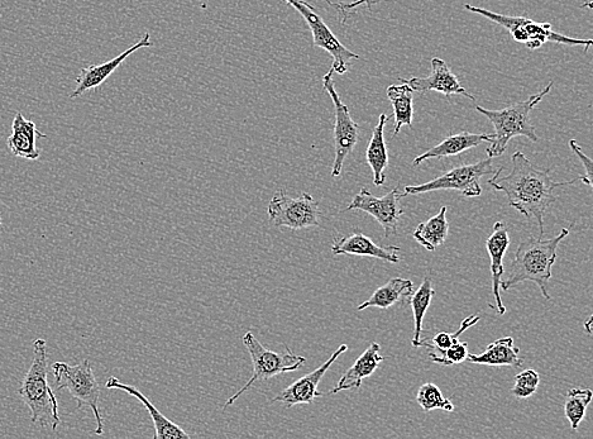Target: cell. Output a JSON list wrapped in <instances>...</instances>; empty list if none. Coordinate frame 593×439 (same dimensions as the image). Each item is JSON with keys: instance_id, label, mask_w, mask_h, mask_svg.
<instances>
[{"instance_id": "obj_1", "label": "cell", "mask_w": 593, "mask_h": 439, "mask_svg": "<svg viewBox=\"0 0 593 439\" xmlns=\"http://www.w3.org/2000/svg\"><path fill=\"white\" fill-rule=\"evenodd\" d=\"M511 164H513V169H511L509 175L501 176L505 167H499L494 178L487 181V183L496 192L506 195L510 207H513L528 219H537L540 237L543 238L544 214L557 199L553 193L554 189L576 184L580 179L557 183L551 178L552 169H538L520 151H516L511 157Z\"/></svg>"}, {"instance_id": "obj_2", "label": "cell", "mask_w": 593, "mask_h": 439, "mask_svg": "<svg viewBox=\"0 0 593 439\" xmlns=\"http://www.w3.org/2000/svg\"><path fill=\"white\" fill-rule=\"evenodd\" d=\"M569 235V228L562 229L558 236L543 240L542 237H529L520 243L511 262L509 278L501 281V289L509 291L525 281L538 285L545 299H551L552 270L557 260L559 243Z\"/></svg>"}, {"instance_id": "obj_3", "label": "cell", "mask_w": 593, "mask_h": 439, "mask_svg": "<svg viewBox=\"0 0 593 439\" xmlns=\"http://www.w3.org/2000/svg\"><path fill=\"white\" fill-rule=\"evenodd\" d=\"M23 402L31 409V421L56 431L60 424L59 404L49 383V356L47 342L37 338L33 343L30 370L18 390Z\"/></svg>"}, {"instance_id": "obj_4", "label": "cell", "mask_w": 593, "mask_h": 439, "mask_svg": "<svg viewBox=\"0 0 593 439\" xmlns=\"http://www.w3.org/2000/svg\"><path fill=\"white\" fill-rule=\"evenodd\" d=\"M552 89L551 81L542 92L501 111H491V109L476 106V111L489 119L495 128V135H492V141L486 150L487 156L494 159L504 155L508 150L509 142L515 137H526L532 142H539L537 131L530 122V114L542 102L545 95L551 93Z\"/></svg>"}, {"instance_id": "obj_5", "label": "cell", "mask_w": 593, "mask_h": 439, "mask_svg": "<svg viewBox=\"0 0 593 439\" xmlns=\"http://www.w3.org/2000/svg\"><path fill=\"white\" fill-rule=\"evenodd\" d=\"M465 9L468 12L480 14V16L504 27L516 42H520L530 50H538L547 42H554V44L559 45L583 46L586 51L593 45L592 40H580V38L567 37L554 32L551 23L535 22L533 19L526 17L505 16V14L487 11V9L471 6V4H465Z\"/></svg>"}, {"instance_id": "obj_6", "label": "cell", "mask_w": 593, "mask_h": 439, "mask_svg": "<svg viewBox=\"0 0 593 439\" xmlns=\"http://www.w3.org/2000/svg\"><path fill=\"white\" fill-rule=\"evenodd\" d=\"M243 345H245L248 353H250L253 374L251 379L248 380V383L227 400L224 408L231 407L232 404L236 403L256 383L286 374V372L296 371L301 366H304L306 362L304 356L295 355L289 347H286V351L282 353L269 350V348H266L257 340L255 334L252 332H247L243 336Z\"/></svg>"}, {"instance_id": "obj_7", "label": "cell", "mask_w": 593, "mask_h": 439, "mask_svg": "<svg viewBox=\"0 0 593 439\" xmlns=\"http://www.w3.org/2000/svg\"><path fill=\"white\" fill-rule=\"evenodd\" d=\"M54 372L56 388L66 389L78 402L76 409L88 407L97 421L95 434L102 436L104 434V419L99 409L100 386L95 379L92 362L86 359L80 364L71 366L66 362H55L52 365Z\"/></svg>"}, {"instance_id": "obj_8", "label": "cell", "mask_w": 593, "mask_h": 439, "mask_svg": "<svg viewBox=\"0 0 593 439\" xmlns=\"http://www.w3.org/2000/svg\"><path fill=\"white\" fill-rule=\"evenodd\" d=\"M494 173L492 159L481 160L476 164L461 165L449 170L448 173L438 176L437 179L422 185L405 186L406 195H418L437 190H456L467 198H477L482 194L481 179L485 175Z\"/></svg>"}, {"instance_id": "obj_9", "label": "cell", "mask_w": 593, "mask_h": 439, "mask_svg": "<svg viewBox=\"0 0 593 439\" xmlns=\"http://www.w3.org/2000/svg\"><path fill=\"white\" fill-rule=\"evenodd\" d=\"M267 216L275 227H286L294 231L320 226L319 203L309 193L291 198L284 190H279L267 207Z\"/></svg>"}, {"instance_id": "obj_10", "label": "cell", "mask_w": 593, "mask_h": 439, "mask_svg": "<svg viewBox=\"0 0 593 439\" xmlns=\"http://www.w3.org/2000/svg\"><path fill=\"white\" fill-rule=\"evenodd\" d=\"M284 2L289 4L290 7H293L304 18L306 25L312 31L314 46L327 51L333 57V73L339 75L346 74L349 62L360 60V55L348 50L338 40L312 4H309L306 0H284Z\"/></svg>"}, {"instance_id": "obj_11", "label": "cell", "mask_w": 593, "mask_h": 439, "mask_svg": "<svg viewBox=\"0 0 593 439\" xmlns=\"http://www.w3.org/2000/svg\"><path fill=\"white\" fill-rule=\"evenodd\" d=\"M333 70H329L324 75L323 85L325 92L329 94L334 104V114H336V123H334V150H336V157H334L332 176L338 178L341 176L344 161L356 149L358 140H360V127L353 121L349 109L342 102L341 97L334 85Z\"/></svg>"}, {"instance_id": "obj_12", "label": "cell", "mask_w": 593, "mask_h": 439, "mask_svg": "<svg viewBox=\"0 0 593 439\" xmlns=\"http://www.w3.org/2000/svg\"><path fill=\"white\" fill-rule=\"evenodd\" d=\"M401 198H404V194L400 193L399 185L381 198L375 197L366 188H363L343 212L356 211L357 209V211L370 214L384 228L385 238H390L398 235L400 219L404 214Z\"/></svg>"}, {"instance_id": "obj_13", "label": "cell", "mask_w": 593, "mask_h": 439, "mask_svg": "<svg viewBox=\"0 0 593 439\" xmlns=\"http://www.w3.org/2000/svg\"><path fill=\"white\" fill-rule=\"evenodd\" d=\"M347 350V345L339 346L338 350L331 356V359L325 361L317 370L310 372V374L303 376V378L296 380L295 383L282 390L271 402L284 403L286 408L291 409L295 405L312 404L315 399L322 398L323 394L318 390L320 381L327 374V371L331 369L334 362Z\"/></svg>"}, {"instance_id": "obj_14", "label": "cell", "mask_w": 593, "mask_h": 439, "mask_svg": "<svg viewBox=\"0 0 593 439\" xmlns=\"http://www.w3.org/2000/svg\"><path fill=\"white\" fill-rule=\"evenodd\" d=\"M430 64H432V73H430L428 78H399V80L401 83L409 84L414 92L422 94L438 92L446 95V97H451V95H463V97L475 102L476 98L462 87L461 81H459L457 75H454L451 69L448 68L446 61L434 57V59L430 61Z\"/></svg>"}, {"instance_id": "obj_15", "label": "cell", "mask_w": 593, "mask_h": 439, "mask_svg": "<svg viewBox=\"0 0 593 439\" xmlns=\"http://www.w3.org/2000/svg\"><path fill=\"white\" fill-rule=\"evenodd\" d=\"M150 33H145V36L141 38L137 44L129 47L127 51L122 52L121 55L114 57V59L104 62L100 65H90L88 68L80 70L78 78H76V89L73 94L70 95L71 99L79 98L89 90L97 89L105 83L111 75L116 71L129 56L135 54L138 50L145 49V47H152Z\"/></svg>"}, {"instance_id": "obj_16", "label": "cell", "mask_w": 593, "mask_h": 439, "mask_svg": "<svg viewBox=\"0 0 593 439\" xmlns=\"http://www.w3.org/2000/svg\"><path fill=\"white\" fill-rule=\"evenodd\" d=\"M400 252V247L376 245L370 237L362 235V233L338 237L332 243V254L334 256H367L372 257V259L391 262V264H399Z\"/></svg>"}, {"instance_id": "obj_17", "label": "cell", "mask_w": 593, "mask_h": 439, "mask_svg": "<svg viewBox=\"0 0 593 439\" xmlns=\"http://www.w3.org/2000/svg\"><path fill=\"white\" fill-rule=\"evenodd\" d=\"M510 246L508 227L504 222H496L494 231L487 238L486 248L491 260L492 291H494L495 309L500 316H504L506 308L502 303L500 290L502 275H504V257Z\"/></svg>"}, {"instance_id": "obj_18", "label": "cell", "mask_w": 593, "mask_h": 439, "mask_svg": "<svg viewBox=\"0 0 593 439\" xmlns=\"http://www.w3.org/2000/svg\"><path fill=\"white\" fill-rule=\"evenodd\" d=\"M108 389L122 390L131 396H135L137 400H140L143 407L147 409L148 414L152 419L153 427H155V434L153 438L156 439H178V438H191L190 434L186 433L183 428L179 427L178 424L171 422L169 418H166L159 409L150 402L147 396L143 395L140 390L135 386L121 383L117 378L111 376L107 381Z\"/></svg>"}, {"instance_id": "obj_19", "label": "cell", "mask_w": 593, "mask_h": 439, "mask_svg": "<svg viewBox=\"0 0 593 439\" xmlns=\"http://www.w3.org/2000/svg\"><path fill=\"white\" fill-rule=\"evenodd\" d=\"M379 343H372L365 352L358 357L355 365L344 372L336 388L329 391V394L341 393L344 390L360 389L363 379L370 378L375 374L379 366L384 362L385 357L381 356Z\"/></svg>"}, {"instance_id": "obj_20", "label": "cell", "mask_w": 593, "mask_h": 439, "mask_svg": "<svg viewBox=\"0 0 593 439\" xmlns=\"http://www.w3.org/2000/svg\"><path fill=\"white\" fill-rule=\"evenodd\" d=\"M46 138L45 133L37 130L35 122L27 121L21 112L16 114L12 123V135L8 137V149L14 156L27 160L40 159L41 152L36 147L37 138Z\"/></svg>"}, {"instance_id": "obj_21", "label": "cell", "mask_w": 593, "mask_h": 439, "mask_svg": "<svg viewBox=\"0 0 593 439\" xmlns=\"http://www.w3.org/2000/svg\"><path fill=\"white\" fill-rule=\"evenodd\" d=\"M491 141L492 135H487V133H457V135L448 136L446 140L438 143L437 146L416 157L413 164L414 166H419L427 160H442L444 157L461 155L463 152L475 149V147L480 146L483 142L490 143Z\"/></svg>"}, {"instance_id": "obj_22", "label": "cell", "mask_w": 593, "mask_h": 439, "mask_svg": "<svg viewBox=\"0 0 593 439\" xmlns=\"http://www.w3.org/2000/svg\"><path fill=\"white\" fill-rule=\"evenodd\" d=\"M387 116L382 113L379 117L375 130L372 132L370 142L366 151L367 164L370 165L373 173V185L382 186L386 183V169L389 166V152L385 142V127Z\"/></svg>"}, {"instance_id": "obj_23", "label": "cell", "mask_w": 593, "mask_h": 439, "mask_svg": "<svg viewBox=\"0 0 593 439\" xmlns=\"http://www.w3.org/2000/svg\"><path fill=\"white\" fill-rule=\"evenodd\" d=\"M519 355L520 348L514 346V338L505 337L492 342L481 355L468 353L467 361L477 365L521 367L524 360Z\"/></svg>"}, {"instance_id": "obj_24", "label": "cell", "mask_w": 593, "mask_h": 439, "mask_svg": "<svg viewBox=\"0 0 593 439\" xmlns=\"http://www.w3.org/2000/svg\"><path fill=\"white\" fill-rule=\"evenodd\" d=\"M414 293V283L409 279L395 278L380 286L365 303L358 305V310L367 308L389 309L404 303Z\"/></svg>"}, {"instance_id": "obj_25", "label": "cell", "mask_w": 593, "mask_h": 439, "mask_svg": "<svg viewBox=\"0 0 593 439\" xmlns=\"http://www.w3.org/2000/svg\"><path fill=\"white\" fill-rule=\"evenodd\" d=\"M386 95L392 104V108H394V136H398L404 126L413 127L414 90L406 83H403V85H390L386 90Z\"/></svg>"}, {"instance_id": "obj_26", "label": "cell", "mask_w": 593, "mask_h": 439, "mask_svg": "<svg viewBox=\"0 0 593 439\" xmlns=\"http://www.w3.org/2000/svg\"><path fill=\"white\" fill-rule=\"evenodd\" d=\"M449 233V223L447 221V207H442L441 211L427 222L420 223L414 232V240L420 246L427 248L428 251H435L439 246L444 245Z\"/></svg>"}, {"instance_id": "obj_27", "label": "cell", "mask_w": 593, "mask_h": 439, "mask_svg": "<svg viewBox=\"0 0 593 439\" xmlns=\"http://www.w3.org/2000/svg\"><path fill=\"white\" fill-rule=\"evenodd\" d=\"M435 291L433 289L432 280L425 278L422 285L415 293L410 295L409 303L414 313V336L411 343L415 348L419 347L420 341H422L423 322L425 314H427L429 305L432 303Z\"/></svg>"}, {"instance_id": "obj_28", "label": "cell", "mask_w": 593, "mask_h": 439, "mask_svg": "<svg viewBox=\"0 0 593 439\" xmlns=\"http://www.w3.org/2000/svg\"><path fill=\"white\" fill-rule=\"evenodd\" d=\"M592 391L586 388L569 389L567 393L566 404H564V414L571 423L573 431H577L581 422L586 417L587 407L592 400Z\"/></svg>"}, {"instance_id": "obj_29", "label": "cell", "mask_w": 593, "mask_h": 439, "mask_svg": "<svg viewBox=\"0 0 593 439\" xmlns=\"http://www.w3.org/2000/svg\"><path fill=\"white\" fill-rule=\"evenodd\" d=\"M416 402L422 407L424 412L441 409L444 412H453L454 405L451 400L444 398L441 389L437 385L427 383L420 386Z\"/></svg>"}, {"instance_id": "obj_30", "label": "cell", "mask_w": 593, "mask_h": 439, "mask_svg": "<svg viewBox=\"0 0 593 439\" xmlns=\"http://www.w3.org/2000/svg\"><path fill=\"white\" fill-rule=\"evenodd\" d=\"M478 322H480V317H478L477 314H473V316L466 318L465 321L461 323V327H459L456 333H438L437 336H434L433 338L420 341L419 347L437 348V350L441 352L446 351L454 342L458 341L461 334L465 333L468 328L476 326Z\"/></svg>"}, {"instance_id": "obj_31", "label": "cell", "mask_w": 593, "mask_h": 439, "mask_svg": "<svg viewBox=\"0 0 593 439\" xmlns=\"http://www.w3.org/2000/svg\"><path fill=\"white\" fill-rule=\"evenodd\" d=\"M540 375L534 369H526L515 376V385L511 393L518 399H528L537 393Z\"/></svg>"}, {"instance_id": "obj_32", "label": "cell", "mask_w": 593, "mask_h": 439, "mask_svg": "<svg viewBox=\"0 0 593 439\" xmlns=\"http://www.w3.org/2000/svg\"><path fill=\"white\" fill-rule=\"evenodd\" d=\"M442 355L438 356L437 353H429L430 361L435 364L451 366L462 364L467 361L468 357V345L466 342L456 341L453 345L447 348L446 351L441 352Z\"/></svg>"}, {"instance_id": "obj_33", "label": "cell", "mask_w": 593, "mask_h": 439, "mask_svg": "<svg viewBox=\"0 0 593 439\" xmlns=\"http://www.w3.org/2000/svg\"><path fill=\"white\" fill-rule=\"evenodd\" d=\"M325 2H327L332 8L336 9V11L339 13V16H342V23L344 25L355 9L365 6L368 9H371L373 4L379 3L380 0H355V2L352 3H333L332 0H325Z\"/></svg>"}, {"instance_id": "obj_34", "label": "cell", "mask_w": 593, "mask_h": 439, "mask_svg": "<svg viewBox=\"0 0 593 439\" xmlns=\"http://www.w3.org/2000/svg\"><path fill=\"white\" fill-rule=\"evenodd\" d=\"M569 147H571V150L575 152V154L578 156V159H580V161L582 162L583 167H585V176H578V179H580V181H582L583 184H586L587 186H590V188H592L593 161L590 159V157H588L585 154V152L582 151L581 146L578 145V142L576 140L569 141Z\"/></svg>"}, {"instance_id": "obj_35", "label": "cell", "mask_w": 593, "mask_h": 439, "mask_svg": "<svg viewBox=\"0 0 593 439\" xmlns=\"http://www.w3.org/2000/svg\"><path fill=\"white\" fill-rule=\"evenodd\" d=\"M592 321H593V318L591 317L590 319H588V322L586 323V331H587V333H590V334L592 333V331H591Z\"/></svg>"}, {"instance_id": "obj_36", "label": "cell", "mask_w": 593, "mask_h": 439, "mask_svg": "<svg viewBox=\"0 0 593 439\" xmlns=\"http://www.w3.org/2000/svg\"><path fill=\"white\" fill-rule=\"evenodd\" d=\"M0 226H2V218H0Z\"/></svg>"}]
</instances>
